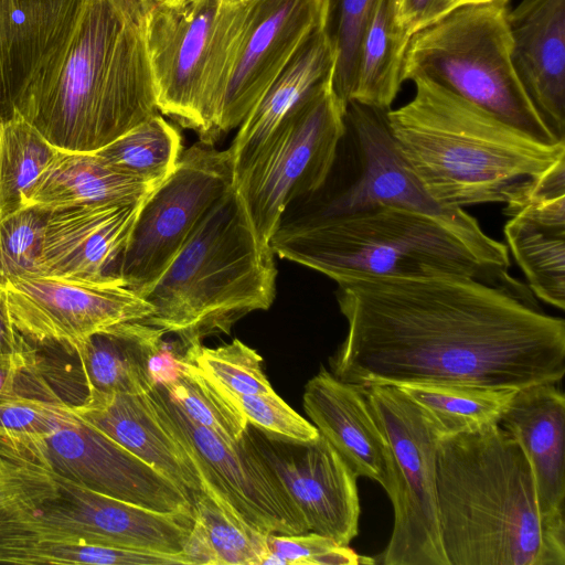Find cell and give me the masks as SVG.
I'll return each mask as SVG.
<instances>
[{
	"label": "cell",
	"instance_id": "cell-15",
	"mask_svg": "<svg viewBox=\"0 0 565 565\" xmlns=\"http://www.w3.org/2000/svg\"><path fill=\"white\" fill-rule=\"evenodd\" d=\"M17 330L41 345L57 344L66 352L110 326L142 321L152 306L121 284H99L24 275L7 286Z\"/></svg>",
	"mask_w": 565,
	"mask_h": 565
},
{
	"label": "cell",
	"instance_id": "cell-25",
	"mask_svg": "<svg viewBox=\"0 0 565 565\" xmlns=\"http://www.w3.org/2000/svg\"><path fill=\"white\" fill-rule=\"evenodd\" d=\"M85 0H10L2 74L14 116L34 79L68 40Z\"/></svg>",
	"mask_w": 565,
	"mask_h": 565
},
{
	"label": "cell",
	"instance_id": "cell-22",
	"mask_svg": "<svg viewBox=\"0 0 565 565\" xmlns=\"http://www.w3.org/2000/svg\"><path fill=\"white\" fill-rule=\"evenodd\" d=\"M504 235L532 294L565 308V162L504 213Z\"/></svg>",
	"mask_w": 565,
	"mask_h": 565
},
{
	"label": "cell",
	"instance_id": "cell-40",
	"mask_svg": "<svg viewBox=\"0 0 565 565\" xmlns=\"http://www.w3.org/2000/svg\"><path fill=\"white\" fill-rule=\"evenodd\" d=\"M234 397L248 425L273 438L308 443L319 437L316 426L295 412L275 392Z\"/></svg>",
	"mask_w": 565,
	"mask_h": 565
},
{
	"label": "cell",
	"instance_id": "cell-43",
	"mask_svg": "<svg viewBox=\"0 0 565 565\" xmlns=\"http://www.w3.org/2000/svg\"><path fill=\"white\" fill-rule=\"evenodd\" d=\"M34 350L14 327L7 288L0 287V354L24 353Z\"/></svg>",
	"mask_w": 565,
	"mask_h": 565
},
{
	"label": "cell",
	"instance_id": "cell-21",
	"mask_svg": "<svg viewBox=\"0 0 565 565\" xmlns=\"http://www.w3.org/2000/svg\"><path fill=\"white\" fill-rule=\"evenodd\" d=\"M74 414L166 476L193 501L202 492L199 472L149 393H87Z\"/></svg>",
	"mask_w": 565,
	"mask_h": 565
},
{
	"label": "cell",
	"instance_id": "cell-5",
	"mask_svg": "<svg viewBox=\"0 0 565 565\" xmlns=\"http://www.w3.org/2000/svg\"><path fill=\"white\" fill-rule=\"evenodd\" d=\"M270 245L262 243L233 186L194 227L177 256L141 297L153 312L141 322L188 350L246 315L267 310L276 295Z\"/></svg>",
	"mask_w": 565,
	"mask_h": 565
},
{
	"label": "cell",
	"instance_id": "cell-19",
	"mask_svg": "<svg viewBox=\"0 0 565 565\" xmlns=\"http://www.w3.org/2000/svg\"><path fill=\"white\" fill-rule=\"evenodd\" d=\"M303 409L359 477L379 482L391 501L396 493L392 452L363 386L338 379L321 366L305 385Z\"/></svg>",
	"mask_w": 565,
	"mask_h": 565
},
{
	"label": "cell",
	"instance_id": "cell-37",
	"mask_svg": "<svg viewBox=\"0 0 565 565\" xmlns=\"http://www.w3.org/2000/svg\"><path fill=\"white\" fill-rule=\"evenodd\" d=\"M50 209L30 205L0 218V287L40 275V254Z\"/></svg>",
	"mask_w": 565,
	"mask_h": 565
},
{
	"label": "cell",
	"instance_id": "cell-39",
	"mask_svg": "<svg viewBox=\"0 0 565 565\" xmlns=\"http://www.w3.org/2000/svg\"><path fill=\"white\" fill-rule=\"evenodd\" d=\"M268 555L263 565H358L375 561L315 532L267 535Z\"/></svg>",
	"mask_w": 565,
	"mask_h": 565
},
{
	"label": "cell",
	"instance_id": "cell-6",
	"mask_svg": "<svg viewBox=\"0 0 565 565\" xmlns=\"http://www.w3.org/2000/svg\"><path fill=\"white\" fill-rule=\"evenodd\" d=\"M387 111L355 102L347 105L344 131L324 181L285 207L275 234L311 228L376 206H395L435 218L480 262L510 275L507 245L488 236L463 209L444 206L427 193L396 147Z\"/></svg>",
	"mask_w": 565,
	"mask_h": 565
},
{
	"label": "cell",
	"instance_id": "cell-14",
	"mask_svg": "<svg viewBox=\"0 0 565 565\" xmlns=\"http://www.w3.org/2000/svg\"><path fill=\"white\" fill-rule=\"evenodd\" d=\"M150 394L194 462L202 491L259 532H309L288 491L258 456L245 431L239 440H225L195 424L161 385Z\"/></svg>",
	"mask_w": 565,
	"mask_h": 565
},
{
	"label": "cell",
	"instance_id": "cell-20",
	"mask_svg": "<svg viewBox=\"0 0 565 565\" xmlns=\"http://www.w3.org/2000/svg\"><path fill=\"white\" fill-rule=\"evenodd\" d=\"M556 384L545 382L518 390L499 425L524 450L542 523L551 539L565 546V397Z\"/></svg>",
	"mask_w": 565,
	"mask_h": 565
},
{
	"label": "cell",
	"instance_id": "cell-9",
	"mask_svg": "<svg viewBox=\"0 0 565 565\" xmlns=\"http://www.w3.org/2000/svg\"><path fill=\"white\" fill-rule=\"evenodd\" d=\"M249 0H161L143 36L159 113L200 142L215 143L213 126Z\"/></svg>",
	"mask_w": 565,
	"mask_h": 565
},
{
	"label": "cell",
	"instance_id": "cell-31",
	"mask_svg": "<svg viewBox=\"0 0 565 565\" xmlns=\"http://www.w3.org/2000/svg\"><path fill=\"white\" fill-rule=\"evenodd\" d=\"M395 386L422 408L434 424L439 438L499 424L518 391L451 383Z\"/></svg>",
	"mask_w": 565,
	"mask_h": 565
},
{
	"label": "cell",
	"instance_id": "cell-49",
	"mask_svg": "<svg viewBox=\"0 0 565 565\" xmlns=\"http://www.w3.org/2000/svg\"><path fill=\"white\" fill-rule=\"evenodd\" d=\"M0 510H1V504H0Z\"/></svg>",
	"mask_w": 565,
	"mask_h": 565
},
{
	"label": "cell",
	"instance_id": "cell-10",
	"mask_svg": "<svg viewBox=\"0 0 565 565\" xmlns=\"http://www.w3.org/2000/svg\"><path fill=\"white\" fill-rule=\"evenodd\" d=\"M391 449L396 480L394 525L384 565H449L439 531L434 424L399 387L363 386Z\"/></svg>",
	"mask_w": 565,
	"mask_h": 565
},
{
	"label": "cell",
	"instance_id": "cell-36",
	"mask_svg": "<svg viewBox=\"0 0 565 565\" xmlns=\"http://www.w3.org/2000/svg\"><path fill=\"white\" fill-rule=\"evenodd\" d=\"M186 356L204 373L234 395L275 392L263 372V358L238 339L217 348L201 345L186 350Z\"/></svg>",
	"mask_w": 565,
	"mask_h": 565
},
{
	"label": "cell",
	"instance_id": "cell-2",
	"mask_svg": "<svg viewBox=\"0 0 565 565\" xmlns=\"http://www.w3.org/2000/svg\"><path fill=\"white\" fill-rule=\"evenodd\" d=\"M412 82L414 97L386 119L401 154L437 203H505L507 213L565 162V141H540L428 78Z\"/></svg>",
	"mask_w": 565,
	"mask_h": 565
},
{
	"label": "cell",
	"instance_id": "cell-8",
	"mask_svg": "<svg viewBox=\"0 0 565 565\" xmlns=\"http://www.w3.org/2000/svg\"><path fill=\"white\" fill-rule=\"evenodd\" d=\"M510 0L463 3L408 41L402 81L428 78L507 124L546 142L556 139L514 70Z\"/></svg>",
	"mask_w": 565,
	"mask_h": 565
},
{
	"label": "cell",
	"instance_id": "cell-18",
	"mask_svg": "<svg viewBox=\"0 0 565 565\" xmlns=\"http://www.w3.org/2000/svg\"><path fill=\"white\" fill-rule=\"evenodd\" d=\"M145 199L50 209L40 276L124 285L121 262Z\"/></svg>",
	"mask_w": 565,
	"mask_h": 565
},
{
	"label": "cell",
	"instance_id": "cell-45",
	"mask_svg": "<svg viewBox=\"0 0 565 565\" xmlns=\"http://www.w3.org/2000/svg\"><path fill=\"white\" fill-rule=\"evenodd\" d=\"M113 2L135 23L143 26L146 18L152 8L151 0H113Z\"/></svg>",
	"mask_w": 565,
	"mask_h": 565
},
{
	"label": "cell",
	"instance_id": "cell-30",
	"mask_svg": "<svg viewBox=\"0 0 565 565\" xmlns=\"http://www.w3.org/2000/svg\"><path fill=\"white\" fill-rule=\"evenodd\" d=\"M411 36L395 22L390 0H379L364 32L351 102L391 109L401 86Z\"/></svg>",
	"mask_w": 565,
	"mask_h": 565
},
{
	"label": "cell",
	"instance_id": "cell-7",
	"mask_svg": "<svg viewBox=\"0 0 565 565\" xmlns=\"http://www.w3.org/2000/svg\"><path fill=\"white\" fill-rule=\"evenodd\" d=\"M269 245L275 255L333 280L348 275L465 276L537 303L526 285L484 265L438 221L406 209L376 206L311 228L276 233Z\"/></svg>",
	"mask_w": 565,
	"mask_h": 565
},
{
	"label": "cell",
	"instance_id": "cell-48",
	"mask_svg": "<svg viewBox=\"0 0 565 565\" xmlns=\"http://www.w3.org/2000/svg\"><path fill=\"white\" fill-rule=\"evenodd\" d=\"M235 2H243V1H247V0H234Z\"/></svg>",
	"mask_w": 565,
	"mask_h": 565
},
{
	"label": "cell",
	"instance_id": "cell-1",
	"mask_svg": "<svg viewBox=\"0 0 565 565\" xmlns=\"http://www.w3.org/2000/svg\"><path fill=\"white\" fill-rule=\"evenodd\" d=\"M334 281L348 332L329 364L342 381L520 390L564 376V319L508 290L465 276Z\"/></svg>",
	"mask_w": 565,
	"mask_h": 565
},
{
	"label": "cell",
	"instance_id": "cell-38",
	"mask_svg": "<svg viewBox=\"0 0 565 565\" xmlns=\"http://www.w3.org/2000/svg\"><path fill=\"white\" fill-rule=\"evenodd\" d=\"M73 415L72 403L46 385L36 393L20 390L0 399V437L46 435L64 426Z\"/></svg>",
	"mask_w": 565,
	"mask_h": 565
},
{
	"label": "cell",
	"instance_id": "cell-12",
	"mask_svg": "<svg viewBox=\"0 0 565 565\" xmlns=\"http://www.w3.org/2000/svg\"><path fill=\"white\" fill-rule=\"evenodd\" d=\"M233 186L230 149L199 142L183 150L173 172L141 204L121 262L124 285L141 296Z\"/></svg>",
	"mask_w": 565,
	"mask_h": 565
},
{
	"label": "cell",
	"instance_id": "cell-4",
	"mask_svg": "<svg viewBox=\"0 0 565 565\" xmlns=\"http://www.w3.org/2000/svg\"><path fill=\"white\" fill-rule=\"evenodd\" d=\"M437 501L449 565H565L546 532L530 461L499 424L440 437Z\"/></svg>",
	"mask_w": 565,
	"mask_h": 565
},
{
	"label": "cell",
	"instance_id": "cell-26",
	"mask_svg": "<svg viewBox=\"0 0 565 565\" xmlns=\"http://www.w3.org/2000/svg\"><path fill=\"white\" fill-rule=\"evenodd\" d=\"M166 332L141 321L97 331L70 353L77 356L87 393H149L154 386L151 362Z\"/></svg>",
	"mask_w": 565,
	"mask_h": 565
},
{
	"label": "cell",
	"instance_id": "cell-32",
	"mask_svg": "<svg viewBox=\"0 0 565 565\" xmlns=\"http://www.w3.org/2000/svg\"><path fill=\"white\" fill-rule=\"evenodd\" d=\"M57 150L19 114L0 122V218L26 206Z\"/></svg>",
	"mask_w": 565,
	"mask_h": 565
},
{
	"label": "cell",
	"instance_id": "cell-3",
	"mask_svg": "<svg viewBox=\"0 0 565 565\" xmlns=\"http://www.w3.org/2000/svg\"><path fill=\"white\" fill-rule=\"evenodd\" d=\"M157 113L143 26L113 0H85L17 114L60 150L96 152Z\"/></svg>",
	"mask_w": 565,
	"mask_h": 565
},
{
	"label": "cell",
	"instance_id": "cell-44",
	"mask_svg": "<svg viewBox=\"0 0 565 565\" xmlns=\"http://www.w3.org/2000/svg\"><path fill=\"white\" fill-rule=\"evenodd\" d=\"M9 7V0H0V122L6 121L13 117L6 96L3 74H2V58H3V39H4V24Z\"/></svg>",
	"mask_w": 565,
	"mask_h": 565
},
{
	"label": "cell",
	"instance_id": "cell-17",
	"mask_svg": "<svg viewBox=\"0 0 565 565\" xmlns=\"http://www.w3.org/2000/svg\"><path fill=\"white\" fill-rule=\"evenodd\" d=\"M254 449L280 480L302 514L309 532L348 546L358 535V477L319 434L308 443L273 438L247 425Z\"/></svg>",
	"mask_w": 565,
	"mask_h": 565
},
{
	"label": "cell",
	"instance_id": "cell-11",
	"mask_svg": "<svg viewBox=\"0 0 565 565\" xmlns=\"http://www.w3.org/2000/svg\"><path fill=\"white\" fill-rule=\"evenodd\" d=\"M347 104L332 81L278 128L234 188L257 238L269 245L285 207L324 181L344 131Z\"/></svg>",
	"mask_w": 565,
	"mask_h": 565
},
{
	"label": "cell",
	"instance_id": "cell-27",
	"mask_svg": "<svg viewBox=\"0 0 565 565\" xmlns=\"http://www.w3.org/2000/svg\"><path fill=\"white\" fill-rule=\"evenodd\" d=\"M157 186L130 177L96 152L57 150L36 180L26 206L56 209L78 204L135 202Z\"/></svg>",
	"mask_w": 565,
	"mask_h": 565
},
{
	"label": "cell",
	"instance_id": "cell-29",
	"mask_svg": "<svg viewBox=\"0 0 565 565\" xmlns=\"http://www.w3.org/2000/svg\"><path fill=\"white\" fill-rule=\"evenodd\" d=\"M194 511L183 548L191 565H263L268 534L249 526L205 491L195 498Z\"/></svg>",
	"mask_w": 565,
	"mask_h": 565
},
{
	"label": "cell",
	"instance_id": "cell-24",
	"mask_svg": "<svg viewBox=\"0 0 565 565\" xmlns=\"http://www.w3.org/2000/svg\"><path fill=\"white\" fill-rule=\"evenodd\" d=\"M334 63L335 53L322 25L302 43L238 126L228 148L234 186L249 171L281 124L332 81Z\"/></svg>",
	"mask_w": 565,
	"mask_h": 565
},
{
	"label": "cell",
	"instance_id": "cell-47",
	"mask_svg": "<svg viewBox=\"0 0 565 565\" xmlns=\"http://www.w3.org/2000/svg\"><path fill=\"white\" fill-rule=\"evenodd\" d=\"M151 1H152V3L154 4V3H157V2H159V1H161V0H151Z\"/></svg>",
	"mask_w": 565,
	"mask_h": 565
},
{
	"label": "cell",
	"instance_id": "cell-23",
	"mask_svg": "<svg viewBox=\"0 0 565 565\" xmlns=\"http://www.w3.org/2000/svg\"><path fill=\"white\" fill-rule=\"evenodd\" d=\"M508 22L516 75L544 124L565 141V0H522Z\"/></svg>",
	"mask_w": 565,
	"mask_h": 565
},
{
	"label": "cell",
	"instance_id": "cell-33",
	"mask_svg": "<svg viewBox=\"0 0 565 565\" xmlns=\"http://www.w3.org/2000/svg\"><path fill=\"white\" fill-rule=\"evenodd\" d=\"M182 152L179 130L159 113L96 151L111 167L152 186L173 172Z\"/></svg>",
	"mask_w": 565,
	"mask_h": 565
},
{
	"label": "cell",
	"instance_id": "cell-34",
	"mask_svg": "<svg viewBox=\"0 0 565 565\" xmlns=\"http://www.w3.org/2000/svg\"><path fill=\"white\" fill-rule=\"evenodd\" d=\"M157 385H161L195 424L225 440H239L247 428V419L234 395L204 373L186 354L174 377Z\"/></svg>",
	"mask_w": 565,
	"mask_h": 565
},
{
	"label": "cell",
	"instance_id": "cell-28",
	"mask_svg": "<svg viewBox=\"0 0 565 565\" xmlns=\"http://www.w3.org/2000/svg\"><path fill=\"white\" fill-rule=\"evenodd\" d=\"M0 563L191 565L184 553L167 554L97 544L76 535L0 525Z\"/></svg>",
	"mask_w": 565,
	"mask_h": 565
},
{
	"label": "cell",
	"instance_id": "cell-35",
	"mask_svg": "<svg viewBox=\"0 0 565 565\" xmlns=\"http://www.w3.org/2000/svg\"><path fill=\"white\" fill-rule=\"evenodd\" d=\"M377 1L327 0L323 30L335 53L332 85L347 105L354 87L361 42Z\"/></svg>",
	"mask_w": 565,
	"mask_h": 565
},
{
	"label": "cell",
	"instance_id": "cell-46",
	"mask_svg": "<svg viewBox=\"0 0 565 565\" xmlns=\"http://www.w3.org/2000/svg\"><path fill=\"white\" fill-rule=\"evenodd\" d=\"M482 1H488V0H461V3H469V2H482Z\"/></svg>",
	"mask_w": 565,
	"mask_h": 565
},
{
	"label": "cell",
	"instance_id": "cell-16",
	"mask_svg": "<svg viewBox=\"0 0 565 565\" xmlns=\"http://www.w3.org/2000/svg\"><path fill=\"white\" fill-rule=\"evenodd\" d=\"M327 0H249L213 126L237 128L302 43L323 25Z\"/></svg>",
	"mask_w": 565,
	"mask_h": 565
},
{
	"label": "cell",
	"instance_id": "cell-42",
	"mask_svg": "<svg viewBox=\"0 0 565 565\" xmlns=\"http://www.w3.org/2000/svg\"><path fill=\"white\" fill-rule=\"evenodd\" d=\"M34 350L0 354V399L20 391L23 375L34 364Z\"/></svg>",
	"mask_w": 565,
	"mask_h": 565
},
{
	"label": "cell",
	"instance_id": "cell-13",
	"mask_svg": "<svg viewBox=\"0 0 565 565\" xmlns=\"http://www.w3.org/2000/svg\"><path fill=\"white\" fill-rule=\"evenodd\" d=\"M0 449L99 493L195 515L192 499L174 482L75 414L46 435L0 437Z\"/></svg>",
	"mask_w": 565,
	"mask_h": 565
},
{
	"label": "cell",
	"instance_id": "cell-41",
	"mask_svg": "<svg viewBox=\"0 0 565 565\" xmlns=\"http://www.w3.org/2000/svg\"><path fill=\"white\" fill-rule=\"evenodd\" d=\"M390 1L395 22L411 38L462 4L461 0Z\"/></svg>",
	"mask_w": 565,
	"mask_h": 565
}]
</instances>
